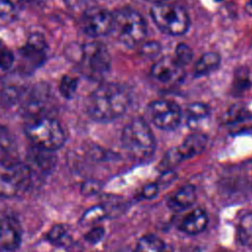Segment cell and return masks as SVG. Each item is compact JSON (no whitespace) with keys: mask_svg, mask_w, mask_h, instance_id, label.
<instances>
[{"mask_svg":"<svg viewBox=\"0 0 252 252\" xmlns=\"http://www.w3.org/2000/svg\"><path fill=\"white\" fill-rule=\"evenodd\" d=\"M208 216L202 209H194L180 221L179 228L190 235L201 233L208 224Z\"/></svg>","mask_w":252,"mask_h":252,"instance_id":"14","label":"cell"},{"mask_svg":"<svg viewBox=\"0 0 252 252\" xmlns=\"http://www.w3.org/2000/svg\"><path fill=\"white\" fill-rule=\"evenodd\" d=\"M53 152H48L35 148L34 153L31 157V161L28 164L32 174L35 170L40 169L43 172H47L54 165V159L52 157Z\"/></svg>","mask_w":252,"mask_h":252,"instance_id":"17","label":"cell"},{"mask_svg":"<svg viewBox=\"0 0 252 252\" xmlns=\"http://www.w3.org/2000/svg\"><path fill=\"white\" fill-rule=\"evenodd\" d=\"M207 141V136L203 133H191L178 147L171 149L165 155L161 163L162 166L167 169L181 162L184 159L193 158L201 154L206 148Z\"/></svg>","mask_w":252,"mask_h":252,"instance_id":"9","label":"cell"},{"mask_svg":"<svg viewBox=\"0 0 252 252\" xmlns=\"http://www.w3.org/2000/svg\"><path fill=\"white\" fill-rule=\"evenodd\" d=\"M33 174L27 163L0 159V197L15 198L25 194L32 186Z\"/></svg>","mask_w":252,"mask_h":252,"instance_id":"4","label":"cell"},{"mask_svg":"<svg viewBox=\"0 0 252 252\" xmlns=\"http://www.w3.org/2000/svg\"><path fill=\"white\" fill-rule=\"evenodd\" d=\"M158 193V186L156 183H150L146 185L142 191H141V196L145 199H152L155 198Z\"/></svg>","mask_w":252,"mask_h":252,"instance_id":"30","label":"cell"},{"mask_svg":"<svg viewBox=\"0 0 252 252\" xmlns=\"http://www.w3.org/2000/svg\"><path fill=\"white\" fill-rule=\"evenodd\" d=\"M192 57H193V51L189 45L185 43H179L175 47L173 58L181 66L184 67L185 65H187L192 60Z\"/></svg>","mask_w":252,"mask_h":252,"instance_id":"24","label":"cell"},{"mask_svg":"<svg viewBox=\"0 0 252 252\" xmlns=\"http://www.w3.org/2000/svg\"><path fill=\"white\" fill-rule=\"evenodd\" d=\"M147 113L154 125L161 130L175 129L182 119L180 106L168 99H157L152 101L147 108Z\"/></svg>","mask_w":252,"mask_h":252,"instance_id":"8","label":"cell"},{"mask_svg":"<svg viewBox=\"0 0 252 252\" xmlns=\"http://www.w3.org/2000/svg\"><path fill=\"white\" fill-rule=\"evenodd\" d=\"M6 48V46H5V44L2 42V40L0 39V53L4 50Z\"/></svg>","mask_w":252,"mask_h":252,"instance_id":"34","label":"cell"},{"mask_svg":"<svg viewBox=\"0 0 252 252\" xmlns=\"http://www.w3.org/2000/svg\"><path fill=\"white\" fill-rule=\"evenodd\" d=\"M14 148V140L10 131L0 124V156L9 154Z\"/></svg>","mask_w":252,"mask_h":252,"instance_id":"26","label":"cell"},{"mask_svg":"<svg viewBox=\"0 0 252 252\" xmlns=\"http://www.w3.org/2000/svg\"><path fill=\"white\" fill-rule=\"evenodd\" d=\"M47 44L39 33H32L20 49V56L25 66L32 69L40 66L46 58Z\"/></svg>","mask_w":252,"mask_h":252,"instance_id":"12","label":"cell"},{"mask_svg":"<svg viewBox=\"0 0 252 252\" xmlns=\"http://www.w3.org/2000/svg\"><path fill=\"white\" fill-rule=\"evenodd\" d=\"M105 216L106 210L102 206H95L91 208L84 214L81 221L83 224H93L97 220L103 219Z\"/></svg>","mask_w":252,"mask_h":252,"instance_id":"25","label":"cell"},{"mask_svg":"<svg viewBox=\"0 0 252 252\" xmlns=\"http://www.w3.org/2000/svg\"><path fill=\"white\" fill-rule=\"evenodd\" d=\"M251 116L249 111L244 106H233L229 109L226 114V122L230 125L243 124L247 121H250Z\"/></svg>","mask_w":252,"mask_h":252,"instance_id":"21","label":"cell"},{"mask_svg":"<svg viewBox=\"0 0 252 252\" xmlns=\"http://www.w3.org/2000/svg\"><path fill=\"white\" fill-rule=\"evenodd\" d=\"M121 142L126 153L138 160L152 157L156 148L155 137L149 124L140 117L132 119L125 125Z\"/></svg>","mask_w":252,"mask_h":252,"instance_id":"2","label":"cell"},{"mask_svg":"<svg viewBox=\"0 0 252 252\" xmlns=\"http://www.w3.org/2000/svg\"><path fill=\"white\" fill-rule=\"evenodd\" d=\"M247 13L252 14V0H249V2L247 4Z\"/></svg>","mask_w":252,"mask_h":252,"instance_id":"32","label":"cell"},{"mask_svg":"<svg viewBox=\"0 0 252 252\" xmlns=\"http://www.w3.org/2000/svg\"><path fill=\"white\" fill-rule=\"evenodd\" d=\"M152 77L158 83L166 86H173L181 83L185 77L184 67L173 57H162L157 60L152 69Z\"/></svg>","mask_w":252,"mask_h":252,"instance_id":"11","label":"cell"},{"mask_svg":"<svg viewBox=\"0 0 252 252\" xmlns=\"http://www.w3.org/2000/svg\"><path fill=\"white\" fill-rule=\"evenodd\" d=\"M143 51L145 54H154L155 55L158 52V45L156 44V42H154L152 48H150V42H148L147 44L144 45Z\"/></svg>","mask_w":252,"mask_h":252,"instance_id":"31","label":"cell"},{"mask_svg":"<svg viewBox=\"0 0 252 252\" xmlns=\"http://www.w3.org/2000/svg\"><path fill=\"white\" fill-rule=\"evenodd\" d=\"M78 88V80L69 75H65L62 77L60 84H59V91L60 94L67 99H70L75 94Z\"/></svg>","mask_w":252,"mask_h":252,"instance_id":"23","label":"cell"},{"mask_svg":"<svg viewBox=\"0 0 252 252\" xmlns=\"http://www.w3.org/2000/svg\"><path fill=\"white\" fill-rule=\"evenodd\" d=\"M220 64V56L217 52H206L196 62L194 76L203 77L214 72Z\"/></svg>","mask_w":252,"mask_h":252,"instance_id":"16","label":"cell"},{"mask_svg":"<svg viewBox=\"0 0 252 252\" xmlns=\"http://www.w3.org/2000/svg\"><path fill=\"white\" fill-rule=\"evenodd\" d=\"M237 239L243 246H252V213L243 215L237 225Z\"/></svg>","mask_w":252,"mask_h":252,"instance_id":"19","label":"cell"},{"mask_svg":"<svg viewBox=\"0 0 252 252\" xmlns=\"http://www.w3.org/2000/svg\"><path fill=\"white\" fill-rule=\"evenodd\" d=\"M134 252H170L169 248L159 237L148 234L141 237Z\"/></svg>","mask_w":252,"mask_h":252,"instance_id":"18","label":"cell"},{"mask_svg":"<svg viewBox=\"0 0 252 252\" xmlns=\"http://www.w3.org/2000/svg\"><path fill=\"white\" fill-rule=\"evenodd\" d=\"M14 62H15V56L13 52L8 47H6L0 53V69L8 70L13 66Z\"/></svg>","mask_w":252,"mask_h":252,"instance_id":"28","label":"cell"},{"mask_svg":"<svg viewBox=\"0 0 252 252\" xmlns=\"http://www.w3.org/2000/svg\"><path fill=\"white\" fill-rule=\"evenodd\" d=\"M112 14L111 33L117 40L130 48L141 45L147 35V25L141 14L132 8H121Z\"/></svg>","mask_w":252,"mask_h":252,"instance_id":"3","label":"cell"},{"mask_svg":"<svg viewBox=\"0 0 252 252\" xmlns=\"http://www.w3.org/2000/svg\"><path fill=\"white\" fill-rule=\"evenodd\" d=\"M26 135L34 148L54 152L65 143V133L58 121L51 117L33 118L26 126Z\"/></svg>","mask_w":252,"mask_h":252,"instance_id":"5","label":"cell"},{"mask_svg":"<svg viewBox=\"0 0 252 252\" xmlns=\"http://www.w3.org/2000/svg\"><path fill=\"white\" fill-rule=\"evenodd\" d=\"M150 14L158 29L167 35H182L190 28L188 13L177 4L165 2L154 4Z\"/></svg>","mask_w":252,"mask_h":252,"instance_id":"6","label":"cell"},{"mask_svg":"<svg viewBox=\"0 0 252 252\" xmlns=\"http://www.w3.org/2000/svg\"><path fill=\"white\" fill-rule=\"evenodd\" d=\"M210 115V108L203 102H194L188 105L186 109L187 121L191 124L199 123Z\"/></svg>","mask_w":252,"mask_h":252,"instance_id":"20","label":"cell"},{"mask_svg":"<svg viewBox=\"0 0 252 252\" xmlns=\"http://www.w3.org/2000/svg\"><path fill=\"white\" fill-rule=\"evenodd\" d=\"M130 105L128 92L119 84L104 83L88 97L87 111L98 122H109L121 117Z\"/></svg>","mask_w":252,"mask_h":252,"instance_id":"1","label":"cell"},{"mask_svg":"<svg viewBox=\"0 0 252 252\" xmlns=\"http://www.w3.org/2000/svg\"><path fill=\"white\" fill-rule=\"evenodd\" d=\"M22 241V228L12 216H0V251H14Z\"/></svg>","mask_w":252,"mask_h":252,"instance_id":"13","label":"cell"},{"mask_svg":"<svg viewBox=\"0 0 252 252\" xmlns=\"http://www.w3.org/2000/svg\"><path fill=\"white\" fill-rule=\"evenodd\" d=\"M146 1L152 2V3H154V4H158V3H163V2H165L166 0H146Z\"/></svg>","mask_w":252,"mask_h":252,"instance_id":"33","label":"cell"},{"mask_svg":"<svg viewBox=\"0 0 252 252\" xmlns=\"http://www.w3.org/2000/svg\"><path fill=\"white\" fill-rule=\"evenodd\" d=\"M47 238L54 245L64 246L70 240V235L68 233L67 228L64 225L58 224V225H54L49 230L47 234Z\"/></svg>","mask_w":252,"mask_h":252,"instance_id":"22","label":"cell"},{"mask_svg":"<svg viewBox=\"0 0 252 252\" xmlns=\"http://www.w3.org/2000/svg\"><path fill=\"white\" fill-rule=\"evenodd\" d=\"M82 68L93 78H99L106 74L111 67V57L107 47L99 41H92L83 46Z\"/></svg>","mask_w":252,"mask_h":252,"instance_id":"7","label":"cell"},{"mask_svg":"<svg viewBox=\"0 0 252 252\" xmlns=\"http://www.w3.org/2000/svg\"><path fill=\"white\" fill-rule=\"evenodd\" d=\"M197 198L193 185H185L176 190L167 200V205L173 211H181L192 206Z\"/></svg>","mask_w":252,"mask_h":252,"instance_id":"15","label":"cell"},{"mask_svg":"<svg viewBox=\"0 0 252 252\" xmlns=\"http://www.w3.org/2000/svg\"><path fill=\"white\" fill-rule=\"evenodd\" d=\"M103 234H104V230L102 227H94L86 234L85 238L90 243H96L102 238Z\"/></svg>","mask_w":252,"mask_h":252,"instance_id":"29","label":"cell"},{"mask_svg":"<svg viewBox=\"0 0 252 252\" xmlns=\"http://www.w3.org/2000/svg\"><path fill=\"white\" fill-rule=\"evenodd\" d=\"M112 26L113 14L104 9H92L82 19L83 31L93 37L104 36L111 33Z\"/></svg>","mask_w":252,"mask_h":252,"instance_id":"10","label":"cell"},{"mask_svg":"<svg viewBox=\"0 0 252 252\" xmlns=\"http://www.w3.org/2000/svg\"><path fill=\"white\" fill-rule=\"evenodd\" d=\"M17 9L11 0H0V19L11 21L16 19Z\"/></svg>","mask_w":252,"mask_h":252,"instance_id":"27","label":"cell"}]
</instances>
